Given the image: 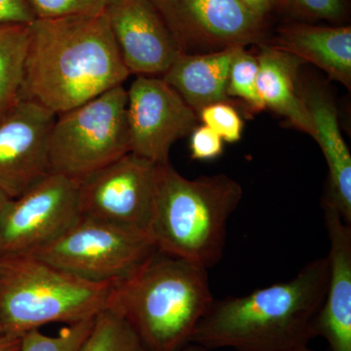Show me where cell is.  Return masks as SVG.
<instances>
[{
  "label": "cell",
  "mask_w": 351,
  "mask_h": 351,
  "mask_svg": "<svg viewBox=\"0 0 351 351\" xmlns=\"http://www.w3.org/2000/svg\"><path fill=\"white\" fill-rule=\"evenodd\" d=\"M130 75L106 12L36 19L21 98L58 115L122 86Z\"/></svg>",
  "instance_id": "obj_1"
},
{
  "label": "cell",
  "mask_w": 351,
  "mask_h": 351,
  "mask_svg": "<svg viewBox=\"0 0 351 351\" xmlns=\"http://www.w3.org/2000/svg\"><path fill=\"white\" fill-rule=\"evenodd\" d=\"M328 277V258H319L290 280L249 295L215 300L191 343L234 351H287L308 346L316 338Z\"/></svg>",
  "instance_id": "obj_2"
},
{
  "label": "cell",
  "mask_w": 351,
  "mask_h": 351,
  "mask_svg": "<svg viewBox=\"0 0 351 351\" xmlns=\"http://www.w3.org/2000/svg\"><path fill=\"white\" fill-rule=\"evenodd\" d=\"M207 270L156 250L113 284L108 308L129 323L147 350H180L215 301Z\"/></svg>",
  "instance_id": "obj_3"
},
{
  "label": "cell",
  "mask_w": 351,
  "mask_h": 351,
  "mask_svg": "<svg viewBox=\"0 0 351 351\" xmlns=\"http://www.w3.org/2000/svg\"><path fill=\"white\" fill-rule=\"evenodd\" d=\"M243 196L225 174L186 179L157 164L149 235L156 250L208 269L221 260L228 219Z\"/></svg>",
  "instance_id": "obj_4"
},
{
  "label": "cell",
  "mask_w": 351,
  "mask_h": 351,
  "mask_svg": "<svg viewBox=\"0 0 351 351\" xmlns=\"http://www.w3.org/2000/svg\"><path fill=\"white\" fill-rule=\"evenodd\" d=\"M113 284L85 280L36 256H0V326L22 337L52 323L92 319L108 308Z\"/></svg>",
  "instance_id": "obj_5"
},
{
  "label": "cell",
  "mask_w": 351,
  "mask_h": 351,
  "mask_svg": "<svg viewBox=\"0 0 351 351\" xmlns=\"http://www.w3.org/2000/svg\"><path fill=\"white\" fill-rule=\"evenodd\" d=\"M129 152L127 90L123 85L60 113L53 124L51 173L82 181Z\"/></svg>",
  "instance_id": "obj_6"
},
{
  "label": "cell",
  "mask_w": 351,
  "mask_h": 351,
  "mask_svg": "<svg viewBox=\"0 0 351 351\" xmlns=\"http://www.w3.org/2000/svg\"><path fill=\"white\" fill-rule=\"evenodd\" d=\"M156 250L147 233L80 217L59 239L32 254L93 282H117Z\"/></svg>",
  "instance_id": "obj_7"
},
{
  "label": "cell",
  "mask_w": 351,
  "mask_h": 351,
  "mask_svg": "<svg viewBox=\"0 0 351 351\" xmlns=\"http://www.w3.org/2000/svg\"><path fill=\"white\" fill-rule=\"evenodd\" d=\"M80 217V181L50 173L7 203L0 217V256L32 255Z\"/></svg>",
  "instance_id": "obj_8"
},
{
  "label": "cell",
  "mask_w": 351,
  "mask_h": 351,
  "mask_svg": "<svg viewBox=\"0 0 351 351\" xmlns=\"http://www.w3.org/2000/svg\"><path fill=\"white\" fill-rule=\"evenodd\" d=\"M182 54L197 55L257 44L263 19L239 0H152Z\"/></svg>",
  "instance_id": "obj_9"
},
{
  "label": "cell",
  "mask_w": 351,
  "mask_h": 351,
  "mask_svg": "<svg viewBox=\"0 0 351 351\" xmlns=\"http://www.w3.org/2000/svg\"><path fill=\"white\" fill-rule=\"evenodd\" d=\"M156 166L129 152L84 178L80 181L82 216L149 235Z\"/></svg>",
  "instance_id": "obj_10"
},
{
  "label": "cell",
  "mask_w": 351,
  "mask_h": 351,
  "mask_svg": "<svg viewBox=\"0 0 351 351\" xmlns=\"http://www.w3.org/2000/svg\"><path fill=\"white\" fill-rule=\"evenodd\" d=\"M198 119L162 77L137 76L127 90L130 152L152 162H168L171 147L195 130Z\"/></svg>",
  "instance_id": "obj_11"
},
{
  "label": "cell",
  "mask_w": 351,
  "mask_h": 351,
  "mask_svg": "<svg viewBox=\"0 0 351 351\" xmlns=\"http://www.w3.org/2000/svg\"><path fill=\"white\" fill-rule=\"evenodd\" d=\"M56 117L23 98L0 114V189L11 199L50 174L49 140Z\"/></svg>",
  "instance_id": "obj_12"
},
{
  "label": "cell",
  "mask_w": 351,
  "mask_h": 351,
  "mask_svg": "<svg viewBox=\"0 0 351 351\" xmlns=\"http://www.w3.org/2000/svg\"><path fill=\"white\" fill-rule=\"evenodd\" d=\"M106 14L130 75L161 77L182 54L152 0H113Z\"/></svg>",
  "instance_id": "obj_13"
},
{
  "label": "cell",
  "mask_w": 351,
  "mask_h": 351,
  "mask_svg": "<svg viewBox=\"0 0 351 351\" xmlns=\"http://www.w3.org/2000/svg\"><path fill=\"white\" fill-rule=\"evenodd\" d=\"M323 211L330 241L329 277L315 335L326 339L331 351H351V223L329 201L323 200Z\"/></svg>",
  "instance_id": "obj_14"
},
{
  "label": "cell",
  "mask_w": 351,
  "mask_h": 351,
  "mask_svg": "<svg viewBox=\"0 0 351 351\" xmlns=\"http://www.w3.org/2000/svg\"><path fill=\"white\" fill-rule=\"evenodd\" d=\"M314 133L329 167V186L324 199L351 223V154L339 128L338 110L329 92L317 82H300Z\"/></svg>",
  "instance_id": "obj_15"
},
{
  "label": "cell",
  "mask_w": 351,
  "mask_h": 351,
  "mask_svg": "<svg viewBox=\"0 0 351 351\" xmlns=\"http://www.w3.org/2000/svg\"><path fill=\"white\" fill-rule=\"evenodd\" d=\"M272 47L311 63L330 80L351 88V27L350 25L292 24L277 32Z\"/></svg>",
  "instance_id": "obj_16"
},
{
  "label": "cell",
  "mask_w": 351,
  "mask_h": 351,
  "mask_svg": "<svg viewBox=\"0 0 351 351\" xmlns=\"http://www.w3.org/2000/svg\"><path fill=\"white\" fill-rule=\"evenodd\" d=\"M258 91L265 108L313 137V120L300 91V69L304 62L294 55L262 44L257 55Z\"/></svg>",
  "instance_id": "obj_17"
},
{
  "label": "cell",
  "mask_w": 351,
  "mask_h": 351,
  "mask_svg": "<svg viewBox=\"0 0 351 351\" xmlns=\"http://www.w3.org/2000/svg\"><path fill=\"white\" fill-rule=\"evenodd\" d=\"M239 47L206 53L181 54L161 77L196 113L215 103H230L226 94L228 75Z\"/></svg>",
  "instance_id": "obj_18"
},
{
  "label": "cell",
  "mask_w": 351,
  "mask_h": 351,
  "mask_svg": "<svg viewBox=\"0 0 351 351\" xmlns=\"http://www.w3.org/2000/svg\"><path fill=\"white\" fill-rule=\"evenodd\" d=\"M31 25L0 27V114L21 99Z\"/></svg>",
  "instance_id": "obj_19"
},
{
  "label": "cell",
  "mask_w": 351,
  "mask_h": 351,
  "mask_svg": "<svg viewBox=\"0 0 351 351\" xmlns=\"http://www.w3.org/2000/svg\"><path fill=\"white\" fill-rule=\"evenodd\" d=\"M78 351H149L133 328L119 314L105 309Z\"/></svg>",
  "instance_id": "obj_20"
},
{
  "label": "cell",
  "mask_w": 351,
  "mask_h": 351,
  "mask_svg": "<svg viewBox=\"0 0 351 351\" xmlns=\"http://www.w3.org/2000/svg\"><path fill=\"white\" fill-rule=\"evenodd\" d=\"M257 56L245 47H239L233 58L228 75L226 94L230 99H239L254 112L265 110L258 91Z\"/></svg>",
  "instance_id": "obj_21"
},
{
  "label": "cell",
  "mask_w": 351,
  "mask_h": 351,
  "mask_svg": "<svg viewBox=\"0 0 351 351\" xmlns=\"http://www.w3.org/2000/svg\"><path fill=\"white\" fill-rule=\"evenodd\" d=\"M95 318L66 325L56 336L32 330L22 336L20 351H78L87 338Z\"/></svg>",
  "instance_id": "obj_22"
},
{
  "label": "cell",
  "mask_w": 351,
  "mask_h": 351,
  "mask_svg": "<svg viewBox=\"0 0 351 351\" xmlns=\"http://www.w3.org/2000/svg\"><path fill=\"white\" fill-rule=\"evenodd\" d=\"M113 0H25L36 19L106 12Z\"/></svg>",
  "instance_id": "obj_23"
},
{
  "label": "cell",
  "mask_w": 351,
  "mask_h": 351,
  "mask_svg": "<svg viewBox=\"0 0 351 351\" xmlns=\"http://www.w3.org/2000/svg\"><path fill=\"white\" fill-rule=\"evenodd\" d=\"M198 119L223 138V142H239L243 130V121L237 108L230 103H215L198 113Z\"/></svg>",
  "instance_id": "obj_24"
},
{
  "label": "cell",
  "mask_w": 351,
  "mask_h": 351,
  "mask_svg": "<svg viewBox=\"0 0 351 351\" xmlns=\"http://www.w3.org/2000/svg\"><path fill=\"white\" fill-rule=\"evenodd\" d=\"M293 15L339 24L348 17V0H279Z\"/></svg>",
  "instance_id": "obj_25"
},
{
  "label": "cell",
  "mask_w": 351,
  "mask_h": 351,
  "mask_svg": "<svg viewBox=\"0 0 351 351\" xmlns=\"http://www.w3.org/2000/svg\"><path fill=\"white\" fill-rule=\"evenodd\" d=\"M191 134L189 149L191 158L195 160H211L223 154V138L209 127H195Z\"/></svg>",
  "instance_id": "obj_26"
},
{
  "label": "cell",
  "mask_w": 351,
  "mask_h": 351,
  "mask_svg": "<svg viewBox=\"0 0 351 351\" xmlns=\"http://www.w3.org/2000/svg\"><path fill=\"white\" fill-rule=\"evenodd\" d=\"M36 20L25 0H0V27L31 25Z\"/></svg>",
  "instance_id": "obj_27"
},
{
  "label": "cell",
  "mask_w": 351,
  "mask_h": 351,
  "mask_svg": "<svg viewBox=\"0 0 351 351\" xmlns=\"http://www.w3.org/2000/svg\"><path fill=\"white\" fill-rule=\"evenodd\" d=\"M239 1L254 15L263 19L265 16L271 10L276 0H239Z\"/></svg>",
  "instance_id": "obj_28"
},
{
  "label": "cell",
  "mask_w": 351,
  "mask_h": 351,
  "mask_svg": "<svg viewBox=\"0 0 351 351\" xmlns=\"http://www.w3.org/2000/svg\"><path fill=\"white\" fill-rule=\"evenodd\" d=\"M21 341L22 337L3 335L0 337V351H20Z\"/></svg>",
  "instance_id": "obj_29"
},
{
  "label": "cell",
  "mask_w": 351,
  "mask_h": 351,
  "mask_svg": "<svg viewBox=\"0 0 351 351\" xmlns=\"http://www.w3.org/2000/svg\"><path fill=\"white\" fill-rule=\"evenodd\" d=\"M11 198L4 193L3 191L0 189V217L3 213L4 209H5L7 203L10 201Z\"/></svg>",
  "instance_id": "obj_30"
},
{
  "label": "cell",
  "mask_w": 351,
  "mask_h": 351,
  "mask_svg": "<svg viewBox=\"0 0 351 351\" xmlns=\"http://www.w3.org/2000/svg\"><path fill=\"white\" fill-rule=\"evenodd\" d=\"M178 351H211L206 350V348H202V346L195 345V343H189L181 350Z\"/></svg>",
  "instance_id": "obj_31"
},
{
  "label": "cell",
  "mask_w": 351,
  "mask_h": 351,
  "mask_svg": "<svg viewBox=\"0 0 351 351\" xmlns=\"http://www.w3.org/2000/svg\"><path fill=\"white\" fill-rule=\"evenodd\" d=\"M287 351H313L308 348V346H300V348H293V350Z\"/></svg>",
  "instance_id": "obj_32"
},
{
  "label": "cell",
  "mask_w": 351,
  "mask_h": 351,
  "mask_svg": "<svg viewBox=\"0 0 351 351\" xmlns=\"http://www.w3.org/2000/svg\"><path fill=\"white\" fill-rule=\"evenodd\" d=\"M3 335H4L3 330H2L1 326H0V337L3 336Z\"/></svg>",
  "instance_id": "obj_33"
}]
</instances>
